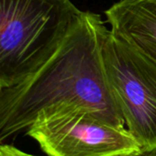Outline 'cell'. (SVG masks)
I'll list each match as a JSON object with an SVG mask.
<instances>
[{
	"label": "cell",
	"mask_w": 156,
	"mask_h": 156,
	"mask_svg": "<svg viewBox=\"0 0 156 156\" xmlns=\"http://www.w3.org/2000/svg\"><path fill=\"white\" fill-rule=\"evenodd\" d=\"M141 156H156V152H148V153H144V154Z\"/></svg>",
	"instance_id": "52a82bcc"
},
{
	"label": "cell",
	"mask_w": 156,
	"mask_h": 156,
	"mask_svg": "<svg viewBox=\"0 0 156 156\" xmlns=\"http://www.w3.org/2000/svg\"><path fill=\"white\" fill-rule=\"evenodd\" d=\"M104 14L113 33L156 62V0H120Z\"/></svg>",
	"instance_id": "5b68a950"
},
{
	"label": "cell",
	"mask_w": 156,
	"mask_h": 156,
	"mask_svg": "<svg viewBox=\"0 0 156 156\" xmlns=\"http://www.w3.org/2000/svg\"><path fill=\"white\" fill-rule=\"evenodd\" d=\"M48 156H141L143 147L125 127L80 107L40 112L26 130Z\"/></svg>",
	"instance_id": "277c9868"
},
{
	"label": "cell",
	"mask_w": 156,
	"mask_h": 156,
	"mask_svg": "<svg viewBox=\"0 0 156 156\" xmlns=\"http://www.w3.org/2000/svg\"><path fill=\"white\" fill-rule=\"evenodd\" d=\"M101 50L112 92L144 153L156 152V62L101 25Z\"/></svg>",
	"instance_id": "3957f363"
},
{
	"label": "cell",
	"mask_w": 156,
	"mask_h": 156,
	"mask_svg": "<svg viewBox=\"0 0 156 156\" xmlns=\"http://www.w3.org/2000/svg\"><path fill=\"white\" fill-rule=\"evenodd\" d=\"M102 22L84 11L48 61L22 81L0 89L1 144L27 130L40 112L62 107L85 108L124 127L102 62Z\"/></svg>",
	"instance_id": "6da1fadb"
},
{
	"label": "cell",
	"mask_w": 156,
	"mask_h": 156,
	"mask_svg": "<svg viewBox=\"0 0 156 156\" xmlns=\"http://www.w3.org/2000/svg\"><path fill=\"white\" fill-rule=\"evenodd\" d=\"M83 13L70 0H0V89L48 61Z\"/></svg>",
	"instance_id": "7a4b0ae2"
},
{
	"label": "cell",
	"mask_w": 156,
	"mask_h": 156,
	"mask_svg": "<svg viewBox=\"0 0 156 156\" xmlns=\"http://www.w3.org/2000/svg\"><path fill=\"white\" fill-rule=\"evenodd\" d=\"M0 156H38L26 153L11 144H1L0 146Z\"/></svg>",
	"instance_id": "8992f818"
}]
</instances>
